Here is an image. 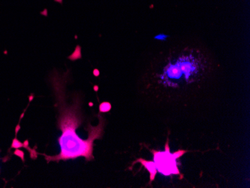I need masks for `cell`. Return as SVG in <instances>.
<instances>
[{
  "instance_id": "cell-1",
  "label": "cell",
  "mask_w": 250,
  "mask_h": 188,
  "mask_svg": "<svg viewBox=\"0 0 250 188\" xmlns=\"http://www.w3.org/2000/svg\"><path fill=\"white\" fill-rule=\"evenodd\" d=\"M60 127L62 135L60 138L61 153L58 156L50 158L53 161L68 160L78 157H85L88 161L93 159V142L95 139L101 138L103 132V122L95 128L91 127L88 140H81L76 133V130L81 125V120L78 114L77 107L64 105L60 109Z\"/></svg>"
},
{
  "instance_id": "cell-2",
  "label": "cell",
  "mask_w": 250,
  "mask_h": 188,
  "mask_svg": "<svg viewBox=\"0 0 250 188\" xmlns=\"http://www.w3.org/2000/svg\"><path fill=\"white\" fill-rule=\"evenodd\" d=\"M207 71L203 55L199 50L187 49L168 58L159 75L163 85L178 87L198 82Z\"/></svg>"
},
{
  "instance_id": "cell-3",
  "label": "cell",
  "mask_w": 250,
  "mask_h": 188,
  "mask_svg": "<svg viewBox=\"0 0 250 188\" xmlns=\"http://www.w3.org/2000/svg\"><path fill=\"white\" fill-rule=\"evenodd\" d=\"M154 164L159 172L164 175H179L176 160L182 156L186 151L179 150L174 154L170 153L168 140L166 143L165 151H152Z\"/></svg>"
},
{
  "instance_id": "cell-4",
  "label": "cell",
  "mask_w": 250,
  "mask_h": 188,
  "mask_svg": "<svg viewBox=\"0 0 250 188\" xmlns=\"http://www.w3.org/2000/svg\"><path fill=\"white\" fill-rule=\"evenodd\" d=\"M139 162H141V164L144 166L147 169V171L150 173V182H153L154 180V178L157 173V167H156L155 164L152 161H147L146 160L139 159Z\"/></svg>"
}]
</instances>
